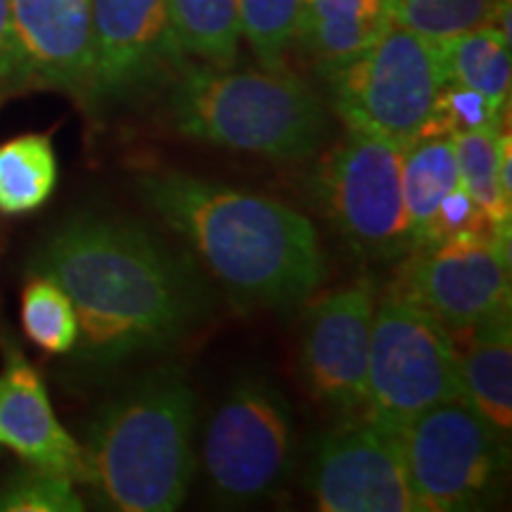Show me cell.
Masks as SVG:
<instances>
[{
    "label": "cell",
    "instance_id": "cell-1",
    "mask_svg": "<svg viewBox=\"0 0 512 512\" xmlns=\"http://www.w3.org/2000/svg\"><path fill=\"white\" fill-rule=\"evenodd\" d=\"M29 268L69 297L79 320L74 349L93 366L164 354L211 311L195 261L136 221L74 216L43 240Z\"/></svg>",
    "mask_w": 512,
    "mask_h": 512
},
{
    "label": "cell",
    "instance_id": "cell-2",
    "mask_svg": "<svg viewBox=\"0 0 512 512\" xmlns=\"http://www.w3.org/2000/svg\"><path fill=\"white\" fill-rule=\"evenodd\" d=\"M138 190L235 304L290 309L328 275L316 226L290 204L178 169L143 174Z\"/></svg>",
    "mask_w": 512,
    "mask_h": 512
},
{
    "label": "cell",
    "instance_id": "cell-3",
    "mask_svg": "<svg viewBox=\"0 0 512 512\" xmlns=\"http://www.w3.org/2000/svg\"><path fill=\"white\" fill-rule=\"evenodd\" d=\"M197 396L181 368H159L124 389L88 422L86 482L107 508L171 512L197 470Z\"/></svg>",
    "mask_w": 512,
    "mask_h": 512
},
{
    "label": "cell",
    "instance_id": "cell-4",
    "mask_svg": "<svg viewBox=\"0 0 512 512\" xmlns=\"http://www.w3.org/2000/svg\"><path fill=\"white\" fill-rule=\"evenodd\" d=\"M169 117L185 138L285 162L316 155L328 138L323 102L285 69L185 67L171 88Z\"/></svg>",
    "mask_w": 512,
    "mask_h": 512
},
{
    "label": "cell",
    "instance_id": "cell-5",
    "mask_svg": "<svg viewBox=\"0 0 512 512\" xmlns=\"http://www.w3.org/2000/svg\"><path fill=\"white\" fill-rule=\"evenodd\" d=\"M456 332L392 285L377 297L368 351V418L399 432L437 403L463 399Z\"/></svg>",
    "mask_w": 512,
    "mask_h": 512
},
{
    "label": "cell",
    "instance_id": "cell-6",
    "mask_svg": "<svg viewBox=\"0 0 512 512\" xmlns=\"http://www.w3.org/2000/svg\"><path fill=\"white\" fill-rule=\"evenodd\" d=\"M403 147L349 131L311 174V200L351 254L394 264L413 252L401 192Z\"/></svg>",
    "mask_w": 512,
    "mask_h": 512
},
{
    "label": "cell",
    "instance_id": "cell-7",
    "mask_svg": "<svg viewBox=\"0 0 512 512\" xmlns=\"http://www.w3.org/2000/svg\"><path fill=\"white\" fill-rule=\"evenodd\" d=\"M294 418L287 396L264 375H242L209 415L202 470L211 496L240 508L271 496L290 475Z\"/></svg>",
    "mask_w": 512,
    "mask_h": 512
},
{
    "label": "cell",
    "instance_id": "cell-8",
    "mask_svg": "<svg viewBox=\"0 0 512 512\" xmlns=\"http://www.w3.org/2000/svg\"><path fill=\"white\" fill-rule=\"evenodd\" d=\"M325 79L332 110L349 131L401 147L418 138L446 83L434 43L396 22L373 48Z\"/></svg>",
    "mask_w": 512,
    "mask_h": 512
},
{
    "label": "cell",
    "instance_id": "cell-9",
    "mask_svg": "<svg viewBox=\"0 0 512 512\" xmlns=\"http://www.w3.org/2000/svg\"><path fill=\"white\" fill-rule=\"evenodd\" d=\"M396 434L418 510L475 508L508 465V439L463 399L427 408Z\"/></svg>",
    "mask_w": 512,
    "mask_h": 512
},
{
    "label": "cell",
    "instance_id": "cell-10",
    "mask_svg": "<svg viewBox=\"0 0 512 512\" xmlns=\"http://www.w3.org/2000/svg\"><path fill=\"white\" fill-rule=\"evenodd\" d=\"M401 261L396 290L453 332L470 330L510 306V233H460L413 249Z\"/></svg>",
    "mask_w": 512,
    "mask_h": 512
},
{
    "label": "cell",
    "instance_id": "cell-11",
    "mask_svg": "<svg viewBox=\"0 0 512 512\" xmlns=\"http://www.w3.org/2000/svg\"><path fill=\"white\" fill-rule=\"evenodd\" d=\"M306 486L325 512H420L399 434L368 415L320 434Z\"/></svg>",
    "mask_w": 512,
    "mask_h": 512
},
{
    "label": "cell",
    "instance_id": "cell-12",
    "mask_svg": "<svg viewBox=\"0 0 512 512\" xmlns=\"http://www.w3.org/2000/svg\"><path fill=\"white\" fill-rule=\"evenodd\" d=\"M91 22L88 105L105 107L140 98L185 69L171 31L169 0H91Z\"/></svg>",
    "mask_w": 512,
    "mask_h": 512
},
{
    "label": "cell",
    "instance_id": "cell-13",
    "mask_svg": "<svg viewBox=\"0 0 512 512\" xmlns=\"http://www.w3.org/2000/svg\"><path fill=\"white\" fill-rule=\"evenodd\" d=\"M377 297L375 280L361 278L323 294L306 311L299 368L313 399L339 415L366 408Z\"/></svg>",
    "mask_w": 512,
    "mask_h": 512
},
{
    "label": "cell",
    "instance_id": "cell-14",
    "mask_svg": "<svg viewBox=\"0 0 512 512\" xmlns=\"http://www.w3.org/2000/svg\"><path fill=\"white\" fill-rule=\"evenodd\" d=\"M91 72V0H10L8 91L43 88L88 105Z\"/></svg>",
    "mask_w": 512,
    "mask_h": 512
},
{
    "label": "cell",
    "instance_id": "cell-15",
    "mask_svg": "<svg viewBox=\"0 0 512 512\" xmlns=\"http://www.w3.org/2000/svg\"><path fill=\"white\" fill-rule=\"evenodd\" d=\"M0 448L38 470L86 482L81 444L57 420L46 384L12 339L3 342L0 368Z\"/></svg>",
    "mask_w": 512,
    "mask_h": 512
},
{
    "label": "cell",
    "instance_id": "cell-16",
    "mask_svg": "<svg viewBox=\"0 0 512 512\" xmlns=\"http://www.w3.org/2000/svg\"><path fill=\"white\" fill-rule=\"evenodd\" d=\"M394 27V0H304L297 41L323 76L356 60Z\"/></svg>",
    "mask_w": 512,
    "mask_h": 512
},
{
    "label": "cell",
    "instance_id": "cell-17",
    "mask_svg": "<svg viewBox=\"0 0 512 512\" xmlns=\"http://www.w3.org/2000/svg\"><path fill=\"white\" fill-rule=\"evenodd\" d=\"M467 332L465 349L458 347L463 401L489 422L503 439L512 430V318L496 311Z\"/></svg>",
    "mask_w": 512,
    "mask_h": 512
},
{
    "label": "cell",
    "instance_id": "cell-18",
    "mask_svg": "<svg viewBox=\"0 0 512 512\" xmlns=\"http://www.w3.org/2000/svg\"><path fill=\"white\" fill-rule=\"evenodd\" d=\"M460 181L453 136H418L401 152V192L413 249L425 245L441 200Z\"/></svg>",
    "mask_w": 512,
    "mask_h": 512
},
{
    "label": "cell",
    "instance_id": "cell-19",
    "mask_svg": "<svg viewBox=\"0 0 512 512\" xmlns=\"http://www.w3.org/2000/svg\"><path fill=\"white\" fill-rule=\"evenodd\" d=\"M446 83H458L508 110L512 60L510 41L494 27H479L434 43Z\"/></svg>",
    "mask_w": 512,
    "mask_h": 512
},
{
    "label": "cell",
    "instance_id": "cell-20",
    "mask_svg": "<svg viewBox=\"0 0 512 512\" xmlns=\"http://www.w3.org/2000/svg\"><path fill=\"white\" fill-rule=\"evenodd\" d=\"M60 166L46 133H24L0 145V214L24 216L55 192Z\"/></svg>",
    "mask_w": 512,
    "mask_h": 512
},
{
    "label": "cell",
    "instance_id": "cell-21",
    "mask_svg": "<svg viewBox=\"0 0 512 512\" xmlns=\"http://www.w3.org/2000/svg\"><path fill=\"white\" fill-rule=\"evenodd\" d=\"M169 19L185 60L233 67L242 38L238 0H169Z\"/></svg>",
    "mask_w": 512,
    "mask_h": 512
},
{
    "label": "cell",
    "instance_id": "cell-22",
    "mask_svg": "<svg viewBox=\"0 0 512 512\" xmlns=\"http://www.w3.org/2000/svg\"><path fill=\"white\" fill-rule=\"evenodd\" d=\"M503 124H494L477 131L453 136L456 147L458 178L470 192L477 207L484 211L496 233H510L512 226V200L498 183L496 169V138Z\"/></svg>",
    "mask_w": 512,
    "mask_h": 512
},
{
    "label": "cell",
    "instance_id": "cell-23",
    "mask_svg": "<svg viewBox=\"0 0 512 512\" xmlns=\"http://www.w3.org/2000/svg\"><path fill=\"white\" fill-rule=\"evenodd\" d=\"M22 328L29 342L46 354H69L79 342V320L62 287L46 278L34 275L22 290Z\"/></svg>",
    "mask_w": 512,
    "mask_h": 512
},
{
    "label": "cell",
    "instance_id": "cell-24",
    "mask_svg": "<svg viewBox=\"0 0 512 512\" xmlns=\"http://www.w3.org/2000/svg\"><path fill=\"white\" fill-rule=\"evenodd\" d=\"M304 0H238L242 38L264 69H285L297 41Z\"/></svg>",
    "mask_w": 512,
    "mask_h": 512
},
{
    "label": "cell",
    "instance_id": "cell-25",
    "mask_svg": "<svg viewBox=\"0 0 512 512\" xmlns=\"http://www.w3.org/2000/svg\"><path fill=\"white\" fill-rule=\"evenodd\" d=\"M498 0H394V22L430 43L489 27Z\"/></svg>",
    "mask_w": 512,
    "mask_h": 512
},
{
    "label": "cell",
    "instance_id": "cell-26",
    "mask_svg": "<svg viewBox=\"0 0 512 512\" xmlns=\"http://www.w3.org/2000/svg\"><path fill=\"white\" fill-rule=\"evenodd\" d=\"M0 510L3 512H81L83 498L76 491V482L67 475L38 470L10 477L0 486Z\"/></svg>",
    "mask_w": 512,
    "mask_h": 512
},
{
    "label": "cell",
    "instance_id": "cell-27",
    "mask_svg": "<svg viewBox=\"0 0 512 512\" xmlns=\"http://www.w3.org/2000/svg\"><path fill=\"white\" fill-rule=\"evenodd\" d=\"M503 112L486 95L458 83H444L418 136H458L503 124Z\"/></svg>",
    "mask_w": 512,
    "mask_h": 512
},
{
    "label": "cell",
    "instance_id": "cell-28",
    "mask_svg": "<svg viewBox=\"0 0 512 512\" xmlns=\"http://www.w3.org/2000/svg\"><path fill=\"white\" fill-rule=\"evenodd\" d=\"M482 230H494V228H491V223L484 216V211L477 207V202L472 200L470 192L465 190V185L458 181L444 200H441L437 211H434V219L430 223V230H427L425 245L420 249L439 245L441 240L453 238V235L482 233Z\"/></svg>",
    "mask_w": 512,
    "mask_h": 512
},
{
    "label": "cell",
    "instance_id": "cell-29",
    "mask_svg": "<svg viewBox=\"0 0 512 512\" xmlns=\"http://www.w3.org/2000/svg\"><path fill=\"white\" fill-rule=\"evenodd\" d=\"M10 62V0H0V98L8 93Z\"/></svg>",
    "mask_w": 512,
    "mask_h": 512
}]
</instances>
